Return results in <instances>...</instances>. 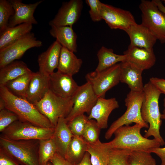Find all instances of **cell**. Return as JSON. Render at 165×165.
I'll use <instances>...</instances> for the list:
<instances>
[{
  "label": "cell",
  "mask_w": 165,
  "mask_h": 165,
  "mask_svg": "<svg viewBox=\"0 0 165 165\" xmlns=\"http://www.w3.org/2000/svg\"><path fill=\"white\" fill-rule=\"evenodd\" d=\"M73 135L64 118H61L55 127L52 138L56 145L57 152L64 158Z\"/></svg>",
  "instance_id": "cell-22"
},
{
  "label": "cell",
  "mask_w": 165,
  "mask_h": 165,
  "mask_svg": "<svg viewBox=\"0 0 165 165\" xmlns=\"http://www.w3.org/2000/svg\"><path fill=\"white\" fill-rule=\"evenodd\" d=\"M144 98L143 91L139 92L130 91L125 100L127 110L121 116L112 124L106 131L105 135L106 139H110L119 127L133 123L141 124L143 128H148V124L143 120L141 115V107Z\"/></svg>",
  "instance_id": "cell-5"
},
{
  "label": "cell",
  "mask_w": 165,
  "mask_h": 165,
  "mask_svg": "<svg viewBox=\"0 0 165 165\" xmlns=\"http://www.w3.org/2000/svg\"><path fill=\"white\" fill-rule=\"evenodd\" d=\"M101 14L111 29H119L126 33L136 23L135 18L129 11L102 3Z\"/></svg>",
  "instance_id": "cell-12"
},
{
  "label": "cell",
  "mask_w": 165,
  "mask_h": 165,
  "mask_svg": "<svg viewBox=\"0 0 165 165\" xmlns=\"http://www.w3.org/2000/svg\"><path fill=\"white\" fill-rule=\"evenodd\" d=\"M73 104L72 97L63 98L50 90L42 100L34 105L55 127L60 118H66L68 116Z\"/></svg>",
  "instance_id": "cell-6"
},
{
  "label": "cell",
  "mask_w": 165,
  "mask_h": 165,
  "mask_svg": "<svg viewBox=\"0 0 165 165\" xmlns=\"http://www.w3.org/2000/svg\"><path fill=\"white\" fill-rule=\"evenodd\" d=\"M101 129L95 120L93 119L89 120L82 137L88 143H94L99 140Z\"/></svg>",
  "instance_id": "cell-35"
},
{
  "label": "cell",
  "mask_w": 165,
  "mask_h": 165,
  "mask_svg": "<svg viewBox=\"0 0 165 165\" xmlns=\"http://www.w3.org/2000/svg\"><path fill=\"white\" fill-rule=\"evenodd\" d=\"M161 119H165V114H161Z\"/></svg>",
  "instance_id": "cell-46"
},
{
  "label": "cell",
  "mask_w": 165,
  "mask_h": 165,
  "mask_svg": "<svg viewBox=\"0 0 165 165\" xmlns=\"http://www.w3.org/2000/svg\"><path fill=\"white\" fill-rule=\"evenodd\" d=\"M120 63L101 72L88 73L85 76L98 97L105 98L106 92L120 81Z\"/></svg>",
  "instance_id": "cell-9"
},
{
  "label": "cell",
  "mask_w": 165,
  "mask_h": 165,
  "mask_svg": "<svg viewBox=\"0 0 165 165\" xmlns=\"http://www.w3.org/2000/svg\"><path fill=\"white\" fill-rule=\"evenodd\" d=\"M83 6L81 0L64 2L54 18L50 21L51 26H68L72 27L79 19Z\"/></svg>",
  "instance_id": "cell-13"
},
{
  "label": "cell",
  "mask_w": 165,
  "mask_h": 165,
  "mask_svg": "<svg viewBox=\"0 0 165 165\" xmlns=\"http://www.w3.org/2000/svg\"><path fill=\"white\" fill-rule=\"evenodd\" d=\"M9 1L15 12L13 15L9 20L8 27H13L23 23L32 24H38L34 16V13L37 6L43 2V0L28 4L22 3L21 0H10Z\"/></svg>",
  "instance_id": "cell-14"
},
{
  "label": "cell",
  "mask_w": 165,
  "mask_h": 165,
  "mask_svg": "<svg viewBox=\"0 0 165 165\" xmlns=\"http://www.w3.org/2000/svg\"><path fill=\"white\" fill-rule=\"evenodd\" d=\"M0 165H20L15 160L0 149Z\"/></svg>",
  "instance_id": "cell-39"
},
{
  "label": "cell",
  "mask_w": 165,
  "mask_h": 165,
  "mask_svg": "<svg viewBox=\"0 0 165 165\" xmlns=\"http://www.w3.org/2000/svg\"><path fill=\"white\" fill-rule=\"evenodd\" d=\"M110 149L100 140L94 143H88L87 152L90 155L92 165H108Z\"/></svg>",
  "instance_id": "cell-29"
},
{
  "label": "cell",
  "mask_w": 165,
  "mask_h": 165,
  "mask_svg": "<svg viewBox=\"0 0 165 165\" xmlns=\"http://www.w3.org/2000/svg\"><path fill=\"white\" fill-rule=\"evenodd\" d=\"M14 12L9 0H0V33L8 27L9 20Z\"/></svg>",
  "instance_id": "cell-34"
},
{
  "label": "cell",
  "mask_w": 165,
  "mask_h": 165,
  "mask_svg": "<svg viewBox=\"0 0 165 165\" xmlns=\"http://www.w3.org/2000/svg\"><path fill=\"white\" fill-rule=\"evenodd\" d=\"M32 24L23 23L13 27H8L0 33V50L13 43L31 32Z\"/></svg>",
  "instance_id": "cell-25"
},
{
  "label": "cell",
  "mask_w": 165,
  "mask_h": 165,
  "mask_svg": "<svg viewBox=\"0 0 165 165\" xmlns=\"http://www.w3.org/2000/svg\"><path fill=\"white\" fill-rule=\"evenodd\" d=\"M47 165H52V164L51 163V162H50L49 161V162L48 163H47Z\"/></svg>",
  "instance_id": "cell-47"
},
{
  "label": "cell",
  "mask_w": 165,
  "mask_h": 165,
  "mask_svg": "<svg viewBox=\"0 0 165 165\" xmlns=\"http://www.w3.org/2000/svg\"><path fill=\"white\" fill-rule=\"evenodd\" d=\"M120 81L127 85L130 91L141 92L143 91L142 74L143 70L129 62L120 63Z\"/></svg>",
  "instance_id": "cell-21"
},
{
  "label": "cell",
  "mask_w": 165,
  "mask_h": 165,
  "mask_svg": "<svg viewBox=\"0 0 165 165\" xmlns=\"http://www.w3.org/2000/svg\"><path fill=\"white\" fill-rule=\"evenodd\" d=\"M118 101L115 98L106 99L98 97L97 101L88 116L89 120L95 119L101 129L108 127L109 116L112 112L119 107Z\"/></svg>",
  "instance_id": "cell-16"
},
{
  "label": "cell",
  "mask_w": 165,
  "mask_h": 165,
  "mask_svg": "<svg viewBox=\"0 0 165 165\" xmlns=\"http://www.w3.org/2000/svg\"><path fill=\"white\" fill-rule=\"evenodd\" d=\"M75 165H92L89 153L86 152L82 160L79 163Z\"/></svg>",
  "instance_id": "cell-43"
},
{
  "label": "cell",
  "mask_w": 165,
  "mask_h": 165,
  "mask_svg": "<svg viewBox=\"0 0 165 165\" xmlns=\"http://www.w3.org/2000/svg\"><path fill=\"white\" fill-rule=\"evenodd\" d=\"M86 2L90 7L89 13L92 20L98 22L102 20L101 14L102 3L98 0H86Z\"/></svg>",
  "instance_id": "cell-38"
},
{
  "label": "cell",
  "mask_w": 165,
  "mask_h": 165,
  "mask_svg": "<svg viewBox=\"0 0 165 165\" xmlns=\"http://www.w3.org/2000/svg\"><path fill=\"white\" fill-rule=\"evenodd\" d=\"M0 98L4 102L5 108L16 114L19 120L43 127H55L34 104L13 95L4 86H0Z\"/></svg>",
  "instance_id": "cell-3"
},
{
  "label": "cell",
  "mask_w": 165,
  "mask_h": 165,
  "mask_svg": "<svg viewBox=\"0 0 165 165\" xmlns=\"http://www.w3.org/2000/svg\"><path fill=\"white\" fill-rule=\"evenodd\" d=\"M50 33L62 46L74 53L77 51V35L72 27L68 26H51Z\"/></svg>",
  "instance_id": "cell-23"
},
{
  "label": "cell",
  "mask_w": 165,
  "mask_h": 165,
  "mask_svg": "<svg viewBox=\"0 0 165 165\" xmlns=\"http://www.w3.org/2000/svg\"><path fill=\"white\" fill-rule=\"evenodd\" d=\"M39 140H13L0 136V149L20 165H40Z\"/></svg>",
  "instance_id": "cell-4"
},
{
  "label": "cell",
  "mask_w": 165,
  "mask_h": 165,
  "mask_svg": "<svg viewBox=\"0 0 165 165\" xmlns=\"http://www.w3.org/2000/svg\"><path fill=\"white\" fill-rule=\"evenodd\" d=\"M50 90V75L39 71L33 72L27 92L26 99L34 104L42 100Z\"/></svg>",
  "instance_id": "cell-18"
},
{
  "label": "cell",
  "mask_w": 165,
  "mask_h": 165,
  "mask_svg": "<svg viewBox=\"0 0 165 165\" xmlns=\"http://www.w3.org/2000/svg\"><path fill=\"white\" fill-rule=\"evenodd\" d=\"M162 1L165 4V0H162Z\"/></svg>",
  "instance_id": "cell-48"
},
{
  "label": "cell",
  "mask_w": 165,
  "mask_h": 165,
  "mask_svg": "<svg viewBox=\"0 0 165 165\" xmlns=\"http://www.w3.org/2000/svg\"><path fill=\"white\" fill-rule=\"evenodd\" d=\"M50 162L52 165H72L57 152L51 159Z\"/></svg>",
  "instance_id": "cell-41"
},
{
  "label": "cell",
  "mask_w": 165,
  "mask_h": 165,
  "mask_svg": "<svg viewBox=\"0 0 165 165\" xmlns=\"http://www.w3.org/2000/svg\"><path fill=\"white\" fill-rule=\"evenodd\" d=\"M55 128L41 127L18 120L1 132L0 136L13 140L46 139L52 138Z\"/></svg>",
  "instance_id": "cell-7"
},
{
  "label": "cell",
  "mask_w": 165,
  "mask_h": 165,
  "mask_svg": "<svg viewBox=\"0 0 165 165\" xmlns=\"http://www.w3.org/2000/svg\"><path fill=\"white\" fill-rule=\"evenodd\" d=\"M88 144L82 136L73 135L64 158L72 165L78 164L87 152Z\"/></svg>",
  "instance_id": "cell-27"
},
{
  "label": "cell",
  "mask_w": 165,
  "mask_h": 165,
  "mask_svg": "<svg viewBox=\"0 0 165 165\" xmlns=\"http://www.w3.org/2000/svg\"><path fill=\"white\" fill-rule=\"evenodd\" d=\"M151 153L141 151H131L129 158L130 165H157Z\"/></svg>",
  "instance_id": "cell-33"
},
{
  "label": "cell",
  "mask_w": 165,
  "mask_h": 165,
  "mask_svg": "<svg viewBox=\"0 0 165 165\" xmlns=\"http://www.w3.org/2000/svg\"><path fill=\"white\" fill-rule=\"evenodd\" d=\"M18 120L19 118L17 115L11 111L6 108L0 110V132Z\"/></svg>",
  "instance_id": "cell-37"
},
{
  "label": "cell",
  "mask_w": 165,
  "mask_h": 165,
  "mask_svg": "<svg viewBox=\"0 0 165 165\" xmlns=\"http://www.w3.org/2000/svg\"><path fill=\"white\" fill-rule=\"evenodd\" d=\"M31 71L22 61H14L0 68V86Z\"/></svg>",
  "instance_id": "cell-26"
},
{
  "label": "cell",
  "mask_w": 165,
  "mask_h": 165,
  "mask_svg": "<svg viewBox=\"0 0 165 165\" xmlns=\"http://www.w3.org/2000/svg\"><path fill=\"white\" fill-rule=\"evenodd\" d=\"M143 128L142 126L138 123L132 126L128 125L121 127L115 131L113 139L105 144L109 149L149 152L153 148L160 147L161 144L157 140L154 138L149 139L141 135L140 131Z\"/></svg>",
  "instance_id": "cell-1"
},
{
  "label": "cell",
  "mask_w": 165,
  "mask_h": 165,
  "mask_svg": "<svg viewBox=\"0 0 165 165\" xmlns=\"http://www.w3.org/2000/svg\"><path fill=\"white\" fill-rule=\"evenodd\" d=\"M82 63L74 52L62 46L57 68V71L73 76L79 71Z\"/></svg>",
  "instance_id": "cell-24"
},
{
  "label": "cell",
  "mask_w": 165,
  "mask_h": 165,
  "mask_svg": "<svg viewBox=\"0 0 165 165\" xmlns=\"http://www.w3.org/2000/svg\"><path fill=\"white\" fill-rule=\"evenodd\" d=\"M131 151L127 149H110L108 165H130Z\"/></svg>",
  "instance_id": "cell-32"
},
{
  "label": "cell",
  "mask_w": 165,
  "mask_h": 165,
  "mask_svg": "<svg viewBox=\"0 0 165 165\" xmlns=\"http://www.w3.org/2000/svg\"><path fill=\"white\" fill-rule=\"evenodd\" d=\"M62 45L56 40L45 52L39 55L38 62L39 72L49 76L57 68Z\"/></svg>",
  "instance_id": "cell-20"
},
{
  "label": "cell",
  "mask_w": 165,
  "mask_h": 165,
  "mask_svg": "<svg viewBox=\"0 0 165 165\" xmlns=\"http://www.w3.org/2000/svg\"><path fill=\"white\" fill-rule=\"evenodd\" d=\"M164 109L163 111V114H165V97L163 100Z\"/></svg>",
  "instance_id": "cell-45"
},
{
  "label": "cell",
  "mask_w": 165,
  "mask_h": 165,
  "mask_svg": "<svg viewBox=\"0 0 165 165\" xmlns=\"http://www.w3.org/2000/svg\"><path fill=\"white\" fill-rule=\"evenodd\" d=\"M149 81L160 91L165 95V79L157 77H151Z\"/></svg>",
  "instance_id": "cell-40"
},
{
  "label": "cell",
  "mask_w": 165,
  "mask_h": 165,
  "mask_svg": "<svg viewBox=\"0 0 165 165\" xmlns=\"http://www.w3.org/2000/svg\"><path fill=\"white\" fill-rule=\"evenodd\" d=\"M159 9L165 14V6L163 4L162 1L160 0H153Z\"/></svg>",
  "instance_id": "cell-44"
},
{
  "label": "cell",
  "mask_w": 165,
  "mask_h": 165,
  "mask_svg": "<svg viewBox=\"0 0 165 165\" xmlns=\"http://www.w3.org/2000/svg\"><path fill=\"white\" fill-rule=\"evenodd\" d=\"M42 46V42L37 40L33 33H29L0 50V68L20 58L29 49Z\"/></svg>",
  "instance_id": "cell-10"
},
{
  "label": "cell",
  "mask_w": 165,
  "mask_h": 165,
  "mask_svg": "<svg viewBox=\"0 0 165 165\" xmlns=\"http://www.w3.org/2000/svg\"><path fill=\"white\" fill-rule=\"evenodd\" d=\"M130 43L129 46L152 50L157 40L150 30L141 23L133 25L126 32Z\"/></svg>",
  "instance_id": "cell-19"
},
{
  "label": "cell",
  "mask_w": 165,
  "mask_h": 165,
  "mask_svg": "<svg viewBox=\"0 0 165 165\" xmlns=\"http://www.w3.org/2000/svg\"><path fill=\"white\" fill-rule=\"evenodd\" d=\"M139 8L141 13V24L161 43H165V14L159 9L153 0H142Z\"/></svg>",
  "instance_id": "cell-8"
},
{
  "label": "cell",
  "mask_w": 165,
  "mask_h": 165,
  "mask_svg": "<svg viewBox=\"0 0 165 165\" xmlns=\"http://www.w3.org/2000/svg\"><path fill=\"white\" fill-rule=\"evenodd\" d=\"M143 92L144 98L141 107V115L143 120L149 124L148 129L144 137L148 138L153 136L161 146L163 145L165 142L160 133L162 119L159 105L161 93L149 81L144 85Z\"/></svg>",
  "instance_id": "cell-2"
},
{
  "label": "cell",
  "mask_w": 165,
  "mask_h": 165,
  "mask_svg": "<svg viewBox=\"0 0 165 165\" xmlns=\"http://www.w3.org/2000/svg\"><path fill=\"white\" fill-rule=\"evenodd\" d=\"M98 63L95 71L101 72L108 69L119 62L126 61L125 55H118L115 53L112 49L102 46L97 54Z\"/></svg>",
  "instance_id": "cell-28"
},
{
  "label": "cell",
  "mask_w": 165,
  "mask_h": 165,
  "mask_svg": "<svg viewBox=\"0 0 165 165\" xmlns=\"http://www.w3.org/2000/svg\"><path fill=\"white\" fill-rule=\"evenodd\" d=\"M123 54L126 56V61L143 71L152 68L156 61L153 49L128 46Z\"/></svg>",
  "instance_id": "cell-17"
},
{
  "label": "cell",
  "mask_w": 165,
  "mask_h": 165,
  "mask_svg": "<svg viewBox=\"0 0 165 165\" xmlns=\"http://www.w3.org/2000/svg\"><path fill=\"white\" fill-rule=\"evenodd\" d=\"M89 120L84 114L75 117L68 123L69 128L74 136H82L86 124Z\"/></svg>",
  "instance_id": "cell-36"
},
{
  "label": "cell",
  "mask_w": 165,
  "mask_h": 165,
  "mask_svg": "<svg viewBox=\"0 0 165 165\" xmlns=\"http://www.w3.org/2000/svg\"><path fill=\"white\" fill-rule=\"evenodd\" d=\"M57 152L56 146L52 138L40 140L38 158L40 165H47Z\"/></svg>",
  "instance_id": "cell-31"
},
{
  "label": "cell",
  "mask_w": 165,
  "mask_h": 165,
  "mask_svg": "<svg viewBox=\"0 0 165 165\" xmlns=\"http://www.w3.org/2000/svg\"><path fill=\"white\" fill-rule=\"evenodd\" d=\"M32 73L31 71L23 75L8 82L4 86L13 95L26 99Z\"/></svg>",
  "instance_id": "cell-30"
},
{
  "label": "cell",
  "mask_w": 165,
  "mask_h": 165,
  "mask_svg": "<svg viewBox=\"0 0 165 165\" xmlns=\"http://www.w3.org/2000/svg\"><path fill=\"white\" fill-rule=\"evenodd\" d=\"M150 152L151 153H155L160 158L161 161L160 165H165V147L154 148Z\"/></svg>",
  "instance_id": "cell-42"
},
{
  "label": "cell",
  "mask_w": 165,
  "mask_h": 165,
  "mask_svg": "<svg viewBox=\"0 0 165 165\" xmlns=\"http://www.w3.org/2000/svg\"><path fill=\"white\" fill-rule=\"evenodd\" d=\"M74 104L70 113L66 118L68 123L75 117L84 114H90L98 97L90 83L87 82L79 86L72 97Z\"/></svg>",
  "instance_id": "cell-11"
},
{
  "label": "cell",
  "mask_w": 165,
  "mask_h": 165,
  "mask_svg": "<svg viewBox=\"0 0 165 165\" xmlns=\"http://www.w3.org/2000/svg\"><path fill=\"white\" fill-rule=\"evenodd\" d=\"M79 86L72 76L57 71L50 75V90L61 97H72Z\"/></svg>",
  "instance_id": "cell-15"
}]
</instances>
